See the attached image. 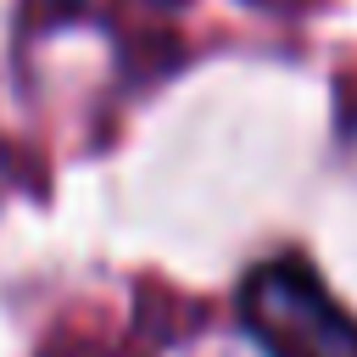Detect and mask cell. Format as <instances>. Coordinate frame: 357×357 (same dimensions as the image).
<instances>
[{
  "label": "cell",
  "instance_id": "6da1fadb",
  "mask_svg": "<svg viewBox=\"0 0 357 357\" xmlns=\"http://www.w3.org/2000/svg\"><path fill=\"white\" fill-rule=\"evenodd\" d=\"M240 318L268 357H357V318L301 262L257 268L240 290Z\"/></svg>",
  "mask_w": 357,
  "mask_h": 357
},
{
  "label": "cell",
  "instance_id": "7a4b0ae2",
  "mask_svg": "<svg viewBox=\"0 0 357 357\" xmlns=\"http://www.w3.org/2000/svg\"><path fill=\"white\" fill-rule=\"evenodd\" d=\"M67 6H73V0H67Z\"/></svg>",
  "mask_w": 357,
  "mask_h": 357
}]
</instances>
